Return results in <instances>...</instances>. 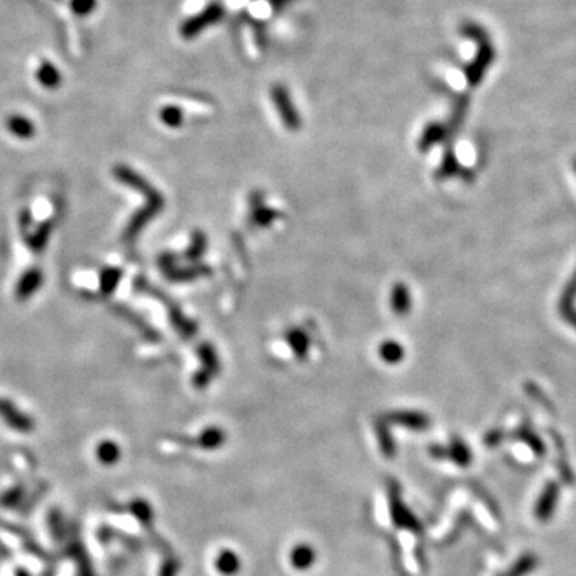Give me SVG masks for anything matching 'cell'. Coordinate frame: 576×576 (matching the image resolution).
Returning a JSON list of instances; mask_svg holds the SVG:
<instances>
[{
  "instance_id": "1",
  "label": "cell",
  "mask_w": 576,
  "mask_h": 576,
  "mask_svg": "<svg viewBox=\"0 0 576 576\" xmlns=\"http://www.w3.org/2000/svg\"><path fill=\"white\" fill-rule=\"evenodd\" d=\"M461 34L477 44V53L469 66L464 69L466 80L471 87H477L484 80L485 72L489 71L493 60H495V49L489 39L487 30L477 23H464L461 26Z\"/></svg>"
},
{
  "instance_id": "2",
  "label": "cell",
  "mask_w": 576,
  "mask_h": 576,
  "mask_svg": "<svg viewBox=\"0 0 576 576\" xmlns=\"http://www.w3.org/2000/svg\"><path fill=\"white\" fill-rule=\"evenodd\" d=\"M226 10L221 3H210L209 7H205L202 12H199L195 17H191L186 19V21L181 24V35L184 39H194L199 35L202 30L209 29L210 26L220 23L222 18H225Z\"/></svg>"
},
{
  "instance_id": "3",
  "label": "cell",
  "mask_w": 576,
  "mask_h": 576,
  "mask_svg": "<svg viewBox=\"0 0 576 576\" xmlns=\"http://www.w3.org/2000/svg\"><path fill=\"white\" fill-rule=\"evenodd\" d=\"M272 100L285 125H287L290 130H298L299 116H298L297 107L293 106L292 98H290L287 88H285L283 85H274Z\"/></svg>"
},
{
  "instance_id": "4",
  "label": "cell",
  "mask_w": 576,
  "mask_h": 576,
  "mask_svg": "<svg viewBox=\"0 0 576 576\" xmlns=\"http://www.w3.org/2000/svg\"><path fill=\"white\" fill-rule=\"evenodd\" d=\"M559 498L560 487L555 484V482H548L546 487H544L541 491V495L538 496L536 505H534V517H536L539 522H548L549 518H552L555 507L559 505Z\"/></svg>"
},
{
  "instance_id": "5",
  "label": "cell",
  "mask_w": 576,
  "mask_h": 576,
  "mask_svg": "<svg viewBox=\"0 0 576 576\" xmlns=\"http://www.w3.org/2000/svg\"><path fill=\"white\" fill-rule=\"evenodd\" d=\"M391 516L396 527L407 528V530L413 532L419 530L418 521L414 518L413 514L408 512L407 507L403 506L401 496H399V489L396 485L391 487Z\"/></svg>"
},
{
  "instance_id": "6",
  "label": "cell",
  "mask_w": 576,
  "mask_h": 576,
  "mask_svg": "<svg viewBox=\"0 0 576 576\" xmlns=\"http://www.w3.org/2000/svg\"><path fill=\"white\" fill-rule=\"evenodd\" d=\"M575 301H576V271L573 272V276L570 277L567 285H565V288L562 290V297H560V301H559L560 317L567 322L568 325H572L573 329H576Z\"/></svg>"
},
{
  "instance_id": "7",
  "label": "cell",
  "mask_w": 576,
  "mask_h": 576,
  "mask_svg": "<svg viewBox=\"0 0 576 576\" xmlns=\"http://www.w3.org/2000/svg\"><path fill=\"white\" fill-rule=\"evenodd\" d=\"M315 560V551L309 544H298L290 554V564L297 570H308L313 567Z\"/></svg>"
},
{
  "instance_id": "8",
  "label": "cell",
  "mask_w": 576,
  "mask_h": 576,
  "mask_svg": "<svg viewBox=\"0 0 576 576\" xmlns=\"http://www.w3.org/2000/svg\"><path fill=\"white\" fill-rule=\"evenodd\" d=\"M40 282H42V274L37 269H33V271L26 272L23 279L19 280L18 288H17V297L18 299H28L30 295H33L35 290L40 287Z\"/></svg>"
},
{
  "instance_id": "9",
  "label": "cell",
  "mask_w": 576,
  "mask_h": 576,
  "mask_svg": "<svg viewBox=\"0 0 576 576\" xmlns=\"http://www.w3.org/2000/svg\"><path fill=\"white\" fill-rule=\"evenodd\" d=\"M215 565L220 573L226 575V576H232L238 572V568H241V560H238L236 552L229 551V549H225V551L216 557Z\"/></svg>"
},
{
  "instance_id": "10",
  "label": "cell",
  "mask_w": 576,
  "mask_h": 576,
  "mask_svg": "<svg viewBox=\"0 0 576 576\" xmlns=\"http://www.w3.org/2000/svg\"><path fill=\"white\" fill-rule=\"evenodd\" d=\"M447 458H451L453 460V463L466 468V466L471 464L472 455H471V450L468 448V445H466L463 440L453 439V442H451V445L447 448Z\"/></svg>"
},
{
  "instance_id": "11",
  "label": "cell",
  "mask_w": 576,
  "mask_h": 576,
  "mask_svg": "<svg viewBox=\"0 0 576 576\" xmlns=\"http://www.w3.org/2000/svg\"><path fill=\"white\" fill-rule=\"evenodd\" d=\"M8 130L12 132L13 134H17L19 138H29L34 134V125L30 123V121L24 117H19V116H15L12 119H8Z\"/></svg>"
},
{
  "instance_id": "12",
  "label": "cell",
  "mask_w": 576,
  "mask_h": 576,
  "mask_svg": "<svg viewBox=\"0 0 576 576\" xmlns=\"http://www.w3.org/2000/svg\"><path fill=\"white\" fill-rule=\"evenodd\" d=\"M396 421H401V424H405L407 428L412 429H424L429 426V419L424 414L419 413H401L394 417Z\"/></svg>"
},
{
  "instance_id": "13",
  "label": "cell",
  "mask_w": 576,
  "mask_h": 576,
  "mask_svg": "<svg viewBox=\"0 0 576 576\" xmlns=\"http://www.w3.org/2000/svg\"><path fill=\"white\" fill-rule=\"evenodd\" d=\"M222 442H225V433H222L221 429H216V428H211L209 430H205V433L202 434V439H200V445L207 450L218 448Z\"/></svg>"
},
{
  "instance_id": "14",
  "label": "cell",
  "mask_w": 576,
  "mask_h": 576,
  "mask_svg": "<svg viewBox=\"0 0 576 576\" xmlns=\"http://www.w3.org/2000/svg\"><path fill=\"white\" fill-rule=\"evenodd\" d=\"M517 439H522L523 442H527L528 445H530L532 450L536 455H544V451H546V447H544L543 440L539 439L538 435H534L530 429L522 428L521 433H518V435H517Z\"/></svg>"
},
{
  "instance_id": "15",
  "label": "cell",
  "mask_w": 576,
  "mask_h": 576,
  "mask_svg": "<svg viewBox=\"0 0 576 576\" xmlns=\"http://www.w3.org/2000/svg\"><path fill=\"white\" fill-rule=\"evenodd\" d=\"M536 567V559L533 555H523L521 560H517V564L514 565L509 576H525L530 573L532 570Z\"/></svg>"
},
{
  "instance_id": "16",
  "label": "cell",
  "mask_w": 576,
  "mask_h": 576,
  "mask_svg": "<svg viewBox=\"0 0 576 576\" xmlns=\"http://www.w3.org/2000/svg\"><path fill=\"white\" fill-rule=\"evenodd\" d=\"M39 80L42 82L45 87H56L60 82V74L53 66L45 63L39 71Z\"/></svg>"
},
{
  "instance_id": "17",
  "label": "cell",
  "mask_w": 576,
  "mask_h": 576,
  "mask_svg": "<svg viewBox=\"0 0 576 576\" xmlns=\"http://www.w3.org/2000/svg\"><path fill=\"white\" fill-rule=\"evenodd\" d=\"M160 119H162V121L170 127H178L181 121H183V112H181V109L178 107L168 106V107L162 109V112H160Z\"/></svg>"
},
{
  "instance_id": "18",
  "label": "cell",
  "mask_w": 576,
  "mask_h": 576,
  "mask_svg": "<svg viewBox=\"0 0 576 576\" xmlns=\"http://www.w3.org/2000/svg\"><path fill=\"white\" fill-rule=\"evenodd\" d=\"M444 127L442 125H439V123H433V125H429L428 128H426V132H424V134H423V144H424V148H428L429 144H434V143H437L440 138L444 137Z\"/></svg>"
},
{
  "instance_id": "19",
  "label": "cell",
  "mask_w": 576,
  "mask_h": 576,
  "mask_svg": "<svg viewBox=\"0 0 576 576\" xmlns=\"http://www.w3.org/2000/svg\"><path fill=\"white\" fill-rule=\"evenodd\" d=\"M119 279H121V271L119 269H109V271H105L101 276V288L105 290V292H111V290L116 287Z\"/></svg>"
},
{
  "instance_id": "20",
  "label": "cell",
  "mask_w": 576,
  "mask_h": 576,
  "mask_svg": "<svg viewBox=\"0 0 576 576\" xmlns=\"http://www.w3.org/2000/svg\"><path fill=\"white\" fill-rule=\"evenodd\" d=\"M381 354L387 362H397V360H401L402 349L399 347V344H396V342H387V344H383Z\"/></svg>"
},
{
  "instance_id": "21",
  "label": "cell",
  "mask_w": 576,
  "mask_h": 576,
  "mask_svg": "<svg viewBox=\"0 0 576 576\" xmlns=\"http://www.w3.org/2000/svg\"><path fill=\"white\" fill-rule=\"evenodd\" d=\"M93 7H95V0H74L72 2V8L79 15H87L91 12Z\"/></svg>"
},
{
  "instance_id": "22",
  "label": "cell",
  "mask_w": 576,
  "mask_h": 576,
  "mask_svg": "<svg viewBox=\"0 0 576 576\" xmlns=\"http://www.w3.org/2000/svg\"><path fill=\"white\" fill-rule=\"evenodd\" d=\"M573 165H575V171H576V160H575V164H573Z\"/></svg>"
}]
</instances>
